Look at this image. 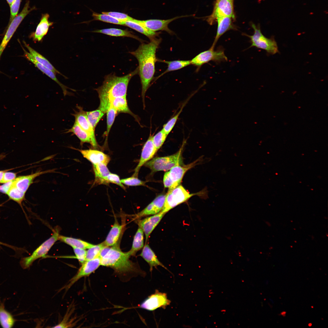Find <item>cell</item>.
<instances>
[{"label":"cell","instance_id":"obj_1","mask_svg":"<svg viewBox=\"0 0 328 328\" xmlns=\"http://www.w3.org/2000/svg\"><path fill=\"white\" fill-rule=\"evenodd\" d=\"M162 39L156 37L150 40L147 43H142L135 51L130 52L135 56L138 62V73L142 84V97L144 108L145 106L146 93L154 78L155 63L158 59L156 52L161 42Z\"/></svg>","mask_w":328,"mask_h":328},{"label":"cell","instance_id":"obj_2","mask_svg":"<svg viewBox=\"0 0 328 328\" xmlns=\"http://www.w3.org/2000/svg\"><path fill=\"white\" fill-rule=\"evenodd\" d=\"M138 73V67L132 72L122 77L114 73L106 76L102 85L96 89L100 99L99 109L104 113L110 108L114 98L126 97L129 82L131 78Z\"/></svg>","mask_w":328,"mask_h":328},{"label":"cell","instance_id":"obj_3","mask_svg":"<svg viewBox=\"0 0 328 328\" xmlns=\"http://www.w3.org/2000/svg\"><path fill=\"white\" fill-rule=\"evenodd\" d=\"M99 256L101 265L111 267L117 272H128L134 271L135 268V265L130 260V256L127 252H122L115 245L104 247Z\"/></svg>","mask_w":328,"mask_h":328},{"label":"cell","instance_id":"obj_4","mask_svg":"<svg viewBox=\"0 0 328 328\" xmlns=\"http://www.w3.org/2000/svg\"><path fill=\"white\" fill-rule=\"evenodd\" d=\"M185 141L176 153L167 156L156 157L151 159L144 165L149 168L152 173L159 171H166L178 165H183L182 152Z\"/></svg>","mask_w":328,"mask_h":328},{"label":"cell","instance_id":"obj_5","mask_svg":"<svg viewBox=\"0 0 328 328\" xmlns=\"http://www.w3.org/2000/svg\"><path fill=\"white\" fill-rule=\"evenodd\" d=\"M203 192L190 193L182 186L179 185L175 188L168 190L163 207L161 211L166 214L169 210L188 200L195 195H202Z\"/></svg>","mask_w":328,"mask_h":328},{"label":"cell","instance_id":"obj_6","mask_svg":"<svg viewBox=\"0 0 328 328\" xmlns=\"http://www.w3.org/2000/svg\"><path fill=\"white\" fill-rule=\"evenodd\" d=\"M200 161L199 159L187 165L176 166L166 172L163 178L164 187L170 190L179 185L186 173L196 165Z\"/></svg>","mask_w":328,"mask_h":328},{"label":"cell","instance_id":"obj_7","mask_svg":"<svg viewBox=\"0 0 328 328\" xmlns=\"http://www.w3.org/2000/svg\"><path fill=\"white\" fill-rule=\"evenodd\" d=\"M251 26L254 30L253 34H245L250 39L251 47L264 50L272 54L279 52L277 43L273 37L268 38L265 36L262 33L259 26H257L252 24Z\"/></svg>","mask_w":328,"mask_h":328},{"label":"cell","instance_id":"obj_8","mask_svg":"<svg viewBox=\"0 0 328 328\" xmlns=\"http://www.w3.org/2000/svg\"><path fill=\"white\" fill-rule=\"evenodd\" d=\"M59 230L56 229L52 236L38 247L31 255L22 258L20 261L22 268L23 269L28 268L36 260L45 256L55 243L59 240Z\"/></svg>","mask_w":328,"mask_h":328},{"label":"cell","instance_id":"obj_9","mask_svg":"<svg viewBox=\"0 0 328 328\" xmlns=\"http://www.w3.org/2000/svg\"><path fill=\"white\" fill-rule=\"evenodd\" d=\"M227 60L223 49H219L215 50L214 48L210 47L208 50L200 53L190 60L191 64L196 67V71H197L203 64L210 61L219 63Z\"/></svg>","mask_w":328,"mask_h":328},{"label":"cell","instance_id":"obj_10","mask_svg":"<svg viewBox=\"0 0 328 328\" xmlns=\"http://www.w3.org/2000/svg\"><path fill=\"white\" fill-rule=\"evenodd\" d=\"M30 7L29 2L28 0L26 3L22 11L10 22L0 44V57L22 21L30 12L36 9L35 7L32 8Z\"/></svg>","mask_w":328,"mask_h":328},{"label":"cell","instance_id":"obj_11","mask_svg":"<svg viewBox=\"0 0 328 328\" xmlns=\"http://www.w3.org/2000/svg\"><path fill=\"white\" fill-rule=\"evenodd\" d=\"M171 301L167 298L166 293L155 290V292L149 296L139 306L149 311H154L159 308L165 309L169 305Z\"/></svg>","mask_w":328,"mask_h":328},{"label":"cell","instance_id":"obj_12","mask_svg":"<svg viewBox=\"0 0 328 328\" xmlns=\"http://www.w3.org/2000/svg\"><path fill=\"white\" fill-rule=\"evenodd\" d=\"M101 265L99 257L92 260L85 261L82 264L77 273L68 281L63 289L67 291L81 278L88 276L94 272Z\"/></svg>","mask_w":328,"mask_h":328},{"label":"cell","instance_id":"obj_13","mask_svg":"<svg viewBox=\"0 0 328 328\" xmlns=\"http://www.w3.org/2000/svg\"><path fill=\"white\" fill-rule=\"evenodd\" d=\"M227 16L235 19L234 10V0H216L213 11L207 20L212 24L214 20L219 16Z\"/></svg>","mask_w":328,"mask_h":328},{"label":"cell","instance_id":"obj_14","mask_svg":"<svg viewBox=\"0 0 328 328\" xmlns=\"http://www.w3.org/2000/svg\"><path fill=\"white\" fill-rule=\"evenodd\" d=\"M192 15H186L176 16L167 19H150L145 20H140L133 19L132 21L138 23L151 31L156 32L159 30L165 31L171 35L174 34L168 27L169 23L180 18L188 17Z\"/></svg>","mask_w":328,"mask_h":328},{"label":"cell","instance_id":"obj_15","mask_svg":"<svg viewBox=\"0 0 328 328\" xmlns=\"http://www.w3.org/2000/svg\"><path fill=\"white\" fill-rule=\"evenodd\" d=\"M78 111H75L72 115L74 117L75 122L89 135L91 140V145L94 148H97L98 144L97 142L94 131L88 120L86 111L83 110L80 106L77 105Z\"/></svg>","mask_w":328,"mask_h":328},{"label":"cell","instance_id":"obj_16","mask_svg":"<svg viewBox=\"0 0 328 328\" xmlns=\"http://www.w3.org/2000/svg\"><path fill=\"white\" fill-rule=\"evenodd\" d=\"M152 138V135L150 134L148 139L144 144L140 159L138 164L135 169L134 173L132 176L137 177L139 171L142 166L151 159L157 151L153 144Z\"/></svg>","mask_w":328,"mask_h":328},{"label":"cell","instance_id":"obj_17","mask_svg":"<svg viewBox=\"0 0 328 328\" xmlns=\"http://www.w3.org/2000/svg\"><path fill=\"white\" fill-rule=\"evenodd\" d=\"M22 47L24 52V54L23 56L33 64L36 67L43 73L46 74L59 84L62 88L63 91V95L64 96H66L67 95H69V94H70V93L67 91V89H68L72 90L74 91H75V90H74L67 87L61 83L57 79L56 76V74L53 72L39 63L35 60L34 58L29 52L27 51L22 46Z\"/></svg>","mask_w":328,"mask_h":328},{"label":"cell","instance_id":"obj_18","mask_svg":"<svg viewBox=\"0 0 328 328\" xmlns=\"http://www.w3.org/2000/svg\"><path fill=\"white\" fill-rule=\"evenodd\" d=\"M165 214L160 211L157 214L147 217L138 221L139 227L142 229L145 234L146 241Z\"/></svg>","mask_w":328,"mask_h":328},{"label":"cell","instance_id":"obj_19","mask_svg":"<svg viewBox=\"0 0 328 328\" xmlns=\"http://www.w3.org/2000/svg\"><path fill=\"white\" fill-rule=\"evenodd\" d=\"M49 15L47 13L42 14L35 31L30 36L34 42L42 41L47 34L50 27L53 25V22L49 20Z\"/></svg>","mask_w":328,"mask_h":328},{"label":"cell","instance_id":"obj_20","mask_svg":"<svg viewBox=\"0 0 328 328\" xmlns=\"http://www.w3.org/2000/svg\"><path fill=\"white\" fill-rule=\"evenodd\" d=\"M54 170L52 169L38 171L30 175L19 176L13 180V185L19 190L25 193L36 177L43 174L53 172Z\"/></svg>","mask_w":328,"mask_h":328},{"label":"cell","instance_id":"obj_21","mask_svg":"<svg viewBox=\"0 0 328 328\" xmlns=\"http://www.w3.org/2000/svg\"><path fill=\"white\" fill-rule=\"evenodd\" d=\"M72 148L79 151L84 158L90 162L93 165L102 163L107 165L110 160L109 155L99 151L92 149H80Z\"/></svg>","mask_w":328,"mask_h":328},{"label":"cell","instance_id":"obj_22","mask_svg":"<svg viewBox=\"0 0 328 328\" xmlns=\"http://www.w3.org/2000/svg\"><path fill=\"white\" fill-rule=\"evenodd\" d=\"M166 194H161L157 196L144 209L136 215V218L154 215L162 210L165 202Z\"/></svg>","mask_w":328,"mask_h":328},{"label":"cell","instance_id":"obj_23","mask_svg":"<svg viewBox=\"0 0 328 328\" xmlns=\"http://www.w3.org/2000/svg\"><path fill=\"white\" fill-rule=\"evenodd\" d=\"M217 28L216 35L211 47L214 48L220 38L225 32L231 29H235L232 20V18L227 16H221L217 17Z\"/></svg>","mask_w":328,"mask_h":328},{"label":"cell","instance_id":"obj_24","mask_svg":"<svg viewBox=\"0 0 328 328\" xmlns=\"http://www.w3.org/2000/svg\"><path fill=\"white\" fill-rule=\"evenodd\" d=\"M140 256L149 264L151 272H152L153 267L156 268L159 266H161L169 271L159 260L154 252L148 244H145L144 247Z\"/></svg>","mask_w":328,"mask_h":328},{"label":"cell","instance_id":"obj_25","mask_svg":"<svg viewBox=\"0 0 328 328\" xmlns=\"http://www.w3.org/2000/svg\"><path fill=\"white\" fill-rule=\"evenodd\" d=\"M122 226L120 224L116 219L105 240L103 242L106 246L111 247L115 245L121 234Z\"/></svg>","mask_w":328,"mask_h":328},{"label":"cell","instance_id":"obj_26","mask_svg":"<svg viewBox=\"0 0 328 328\" xmlns=\"http://www.w3.org/2000/svg\"><path fill=\"white\" fill-rule=\"evenodd\" d=\"M23 43L29 53L39 63L52 71L55 74H60L65 78H67L56 70L46 58L31 47L25 41H23Z\"/></svg>","mask_w":328,"mask_h":328},{"label":"cell","instance_id":"obj_27","mask_svg":"<svg viewBox=\"0 0 328 328\" xmlns=\"http://www.w3.org/2000/svg\"><path fill=\"white\" fill-rule=\"evenodd\" d=\"M95 174L94 183L97 184H107L106 178L111 173L107 165L102 163L93 165Z\"/></svg>","mask_w":328,"mask_h":328},{"label":"cell","instance_id":"obj_28","mask_svg":"<svg viewBox=\"0 0 328 328\" xmlns=\"http://www.w3.org/2000/svg\"><path fill=\"white\" fill-rule=\"evenodd\" d=\"M93 32L99 33L113 36L127 37L134 38L141 41V39L134 35L132 32L127 30L111 28L99 29L93 31Z\"/></svg>","mask_w":328,"mask_h":328},{"label":"cell","instance_id":"obj_29","mask_svg":"<svg viewBox=\"0 0 328 328\" xmlns=\"http://www.w3.org/2000/svg\"><path fill=\"white\" fill-rule=\"evenodd\" d=\"M123 25L128 26L144 35L150 40L156 38L160 33V32H154L150 30L142 25L132 20L123 22Z\"/></svg>","mask_w":328,"mask_h":328},{"label":"cell","instance_id":"obj_30","mask_svg":"<svg viewBox=\"0 0 328 328\" xmlns=\"http://www.w3.org/2000/svg\"><path fill=\"white\" fill-rule=\"evenodd\" d=\"M70 132L73 133L79 139L81 146L85 143H88L91 145V140L89 134L76 122L75 121L72 127L65 132Z\"/></svg>","mask_w":328,"mask_h":328},{"label":"cell","instance_id":"obj_31","mask_svg":"<svg viewBox=\"0 0 328 328\" xmlns=\"http://www.w3.org/2000/svg\"><path fill=\"white\" fill-rule=\"evenodd\" d=\"M158 61L167 64L168 65V67L165 71L155 78V81L167 73L180 69L191 64L190 60H177L167 61L158 59Z\"/></svg>","mask_w":328,"mask_h":328},{"label":"cell","instance_id":"obj_32","mask_svg":"<svg viewBox=\"0 0 328 328\" xmlns=\"http://www.w3.org/2000/svg\"><path fill=\"white\" fill-rule=\"evenodd\" d=\"M59 240L71 246L73 248L84 249H89L94 245L80 239L59 235Z\"/></svg>","mask_w":328,"mask_h":328},{"label":"cell","instance_id":"obj_33","mask_svg":"<svg viewBox=\"0 0 328 328\" xmlns=\"http://www.w3.org/2000/svg\"><path fill=\"white\" fill-rule=\"evenodd\" d=\"M110 107L115 109L117 112H121L128 113L136 118L134 116L135 115L129 108L126 97H118L113 99L111 102Z\"/></svg>","mask_w":328,"mask_h":328},{"label":"cell","instance_id":"obj_34","mask_svg":"<svg viewBox=\"0 0 328 328\" xmlns=\"http://www.w3.org/2000/svg\"><path fill=\"white\" fill-rule=\"evenodd\" d=\"M16 320L11 313L6 310L4 304L0 303V324L3 328H12Z\"/></svg>","mask_w":328,"mask_h":328},{"label":"cell","instance_id":"obj_35","mask_svg":"<svg viewBox=\"0 0 328 328\" xmlns=\"http://www.w3.org/2000/svg\"><path fill=\"white\" fill-rule=\"evenodd\" d=\"M144 232L139 227L134 237L131 250L127 253L130 256L134 255L144 246Z\"/></svg>","mask_w":328,"mask_h":328},{"label":"cell","instance_id":"obj_36","mask_svg":"<svg viewBox=\"0 0 328 328\" xmlns=\"http://www.w3.org/2000/svg\"><path fill=\"white\" fill-rule=\"evenodd\" d=\"M25 193L12 184L7 194L10 199L18 203L22 207V203L25 198Z\"/></svg>","mask_w":328,"mask_h":328},{"label":"cell","instance_id":"obj_37","mask_svg":"<svg viewBox=\"0 0 328 328\" xmlns=\"http://www.w3.org/2000/svg\"><path fill=\"white\" fill-rule=\"evenodd\" d=\"M86 115L88 121L95 130V128L104 113L99 109L94 111H86Z\"/></svg>","mask_w":328,"mask_h":328},{"label":"cell","instance_id":"obj_38","mask_svg":"<svg viewBox=\"0 0 328 328\" xmlns=\"http://www.w3.org/2000/svg\"><path fill=\"white\" fill-rule=\"evenodd\" d=\"M92 16L94 20L101 21L104 22L115 24L123 25V22L117 19L105 14H99L93 12Z\"/></svg>","mask_w":328,"mask_h":328},{"label":"cell","instance_id":"obj_39","mask_svg":"<svg viewBox=\"0 0 328 328\" xmlns=\"http://www.w3.org/2000/svg\"><path fill=\"white\" fill-rule=\"evenodd\" d=\"M105 246L103 242L97 245H94L87 251L85 261L90 260L99 257L102 249Z\"/></svg>","mask_w":328,"mask_h":328},{"label":"cell","instance_id":"obj_40","mask_svg":"<svg viewBox=\"0 0 328 328\" xmlns=\"http://www.w3.org/2000/svg\"><path fill=\"white\" fill-rule=\"evenodd\" d=\"M167 135L162 129L155 135L152 136V142L157 151L163 145Z\"/></svg>","mask_w":328,"mask_h":328},{"label":"cell","instance_id":"obj_41","mask_svg":"<svg viewBox=\"0 0 328 328\" xmlns=\"http://www.w3.org/2000/svg\"><path fill=\"white\" fill-rule=\"evenodd\" d=\"M106 113L107 127L106 133L105 142H107V140L109 133L113 123L117 112L113 108L110 107L107 110Z\"/></svg>","mask_w":328,"mask_h":328},{"label":"cell","instance_id":"obj_42","mask_svg":"<svg viewBox=\"0 0 328 328\" xmlns=\"http://www.w3.org/2000/svg\"><path fill=\"white\" fill-rule=\"evenodd\" d=\"M121 181L123 184L128 186H145L146 183V182L133 176L121 179Z\"/></svg>","mask_w":328,"mask_h":328},{"label":"cell","instance_id":"obj_43","mask_svg":"<svg viewBox=\"0 0 328 328\" xmlns=\"http://www.w3.org/2000/svg\"><path fill=\"white\" fill-rule=\"evenodd\" d=\"M102 13L108 15L122 22L132 20L134 19L126 14L119 12H102Z\"/></svg>","mask_w":328,"mask_h":328},{"label":"cell","instance_id":"obj_44","mask_svg":"<svg viewBox=\"0 0 328 328\" xmlns=\"http://www.w3.org/2000/svg\"><path fill=\"white\" fill-rule=\"evenodd\" d=\"M106 181L107 184L109 183L115 184L125 189V188L121 183V179L118 175L116 174L110 173L106 178Z\"/></svg>","mask_w":328,"mask_h":328},{"label":"cell","instance_id":"obj_45","mask_svg":"<svg viewBox=\"0 0 328 328\" xmlns=\"http://www.w3.org/2000/svg\"><path fill=\"white\" fill-rule=\"evenodd\" d=\"M76 258L81 264L86 260L87 251L85 249L77 248H73Z\"/></svg>","mask_w":328,"mask_h":328},{"label":"cell","instance_id":"obj_46","mask_svg":"<svg viewBox=\"0 0 328 328\" xmlns=\"http://www.w3.org/2000/svg\"><path fill=\"white\" fill-rule=\"evenodd\" d=\"M21 0H14L10 5V22L16 16L19 7Z\"/></svg>","mask_w":328,"mask_h":328},{"label":"cell","instance_id":"obj_47","mask_svg":"<svg viewBox=\"0 0 328 328\" xmlns=\"http://www.w3.org/2000/svg\"><path fill=\"white\" fill-rule=\"evenodd\" d=\"M7 171V170H6ZM4 173L2 180L0 183H5L14 180L16 177V173L11 172H6Z\"/></svg>","mask_w":328,"mask_h":328},{"label":"cell","instance_id":"obj_48","mask_svg":"<svg viewBox=\"0 0 328 328\" xmlns=\"http://www.w3.org/2000/svg\"><path fill=\"white\" fill-rule=\"evenodd\" d=\"M13 181L4 183L0 186V192L7 194L11 187L12 185Z\"/></svg>","mask_w":328,"mask_h":328},{"label":"cell","instance_id":"obj_49","mask_svg":"<svg viewBox=\"0 0 328 328\" xmlns=\"http://www.w3.org/2000/svg\"><path fill=\"white\" fill-rule=\"evenodd\" d=\"M0 245H3V246L8 247H9V248H10L12 249L13 250L15 251H17V252L19 251H20L22 250L21 249L19 248H17V247H16L15 246H12V245H9V244H8L3 243V242H1L0 241Z\"/></svg>","mask_w":328,"mask_h":328},{"label":"cell","instance_id":"obj_50","mask_svg":"<svg viewBox=\"0 0 328 328\" xmlns=\"http://www.w3.org/2000/svg\"><path fill=\"white\" fill-rule=\"evenodd\" d=\"M6 170L0 171V183L3 178L4 173Z\"/></svg>","mask_w":328,"mask_h":328},{"label":"cell","instance_id":"obj_51","mask_svg":"<svg viewBox=\"0 0 328 328\" xmlns=\"http://www.w3.org/2000/svg\"><path fill=\"white\" fill-rule=\"evenodd\" d=\"M8 3L10 5L12 4L14 0H6Z\"/></svg>","mask_w":328,"mask_h":328},{"label":"cell","instance_id":"obj_52","mask_svg":"<svg viewBox=\"0 0 328 328\" xmlns=\"http://www.w3.org/2000/svg\"><path fill=\"white\" fill-rule=\"evenodd\" d=\"M5 157V155L3 154L1 155H0V160L2 159Z\"/></svg>","mask_w":328,"mask_h":328}]
</instances>
